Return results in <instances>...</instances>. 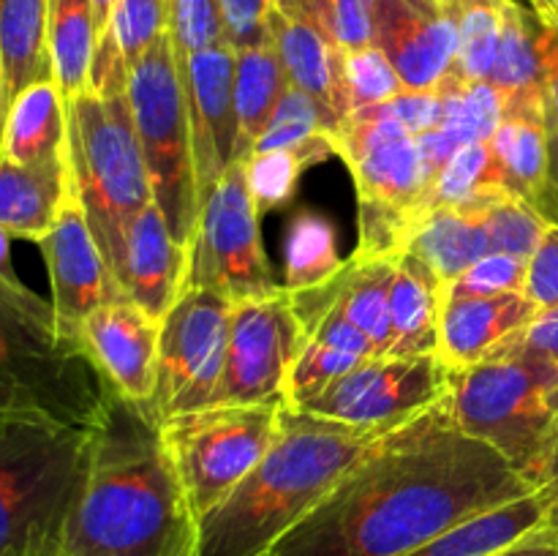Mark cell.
Returning a JSON list of instances; mask_svg holds the SVG:
<instances>
[{"label": "cell", "instance_id": "cell-1", "mask_svg": "<svg viewBox=\"0 0 558 556\" xmlns=\"http://www.w3.org/2000/svg\"><path fill=\"white\" fill-rule=\"evenodd\" d=\"M534 485L452 414L450 392L381 434L267 556H403Z\"/></svg>", "mask_w": 558, "mask_h": 556}, {"label": "cell", "instance_id": "cell-2", "mask_svg": "<svg viewBox=\"0 0 558 556\" xmlns=\"http://www.w3.org/2000/svg\"><path fill=\"white\" fill-rule=\"evenodd\" d=\"M54 556H199V518L147 403L109 396Z\"/></svg>", "mask_w": 558, "mask_h": 556}, {"label": "cell", "instance_id": "cell-3", "mask_svg": "<svg viewBox=\"0 0 558 556\" xmlns=\"http://www.w3.org/2000/svg\"><path fill=\"white\" fill-rule=\"evenodd\" d=\"M376 439L287 403L265 458L199 518V556H267Z\"/></svg>", "mask_w": 558, "mask_h": 556}, {"label": "cell", "instance_id": "cell-4", "mask_svg": "<svg viewBox=\"0 0 558 556\" xmlns=\"http://www.w3.org/2000/svg\"><path fill=\"white\" fill-rule=\"evenodd\" d=\"M523 336V333H521ZM515 336L469 368L450 371L456 423L543 488L558 420V365Z\"/></svg>", "mask_w": 558, "mask_h": 556}, {"label": "cell", "instance_id": "cell-5", "mask_svg": "<svg viewBox=\"0 0 558 556\" xmlns=\"http://www.w3.org/2000/svg\"><path fill=\"white\" fill-rule=\"evenodd\" d=\"M96 425L47 418L0 423V556L58 548Z\"/></svg>", "mask_w": 558, "mask_h": 556}, {"label": "cell", "instance_id": "cell-6", "mask_svg": "<svg viewBox=\"0 0 558 556\" xmlns=\"http://www.w3.org/2000/svg\"><path fill=\"white\" fill-rule=\"evenodd\" d=\"M112 387L80 341L58 330L52 309H31L0 292V423L47 418L96 425Z\"/></svg>", "mask_w": 558, "mask_h": 556}, {"label": "cell", "instance_id": "cell-7", "mask_svg": "<svg viewBox=\"0 0 558 556\" xmlns=\"http://www.w3.org/2000/svg\"><path fill=\"white\" fill-rule=\"evenodd\" d=\"M65 112L71 189L101 251L153 202L129 87L112 93L87 87L65 101Z\"/></svg>", "mask_w": 558, "mask_h": 556}, {"label": "cell", "instance_id": "cell-8", "mask_svg": "<svg viewBox=\"0 0 558 556\" xmlns=\"http://www.w3.org/2000/svg\"><path fill=\"white\" fill-rule=\"evenodd\" d=\"M129 104L153 202L161 210L174 243L189 251L202 202L196 191L183 76L169 31L131 65Z\"/></svg>", "mask_w": 558, "mask_h": 556}, {"label": "cell", "instance_id": "cell-9", "mask_svg": "<svg viewBox=\"0 0 558 556\" xmlns=\"http://www.w3.org/2000/svg\"><path fill=\"white\" fill-rule=\"evenodd\" d=\"M287 401L202 407L161 420V439L196 518L207 516L265 458Z\"/></svg>", "mask_w": 558, "mask_h": 556}, {"label": "cell", "instance_id": "cell-10", "mask_svg": "<svg viewBox=\"0 0 558 556\" xmlns=\"http://www.w3.org/2000/svg\"><path fill=\"white\" fill-rule=\"evenodd\" d=\"M259 218L248 189L245 161H234L202 202L189 249L185 287L218 289L234 303L283 289L272 278L262 245Z\"/></svg>", "mask_w": 558, "mask_h": 556}, {"label": "cell", "instance_id": "cell-11", "mask_svg": "<svg viewBox=\"0 0 558 556\" xmlns=\"http://www.w3.org/2000/svg\"><path fill=\"white\" fill-rule=\"evenodd\" d=\"M234 300L218 289L185 287L158 330L156 387L147 401L158 420L210 407L223 374Z\"/></svg>", "mask_w": 558, "mask_h": 556}, {"label": "cell", "instance_id": "cell-12", "mask_svg": "<svg viewBox=\"0 0 558 556\" xmlns=\"http://www.w3.org/2000/svg\"><path fill=\"white\" fill-rule=\"evenodd\" d=\"M450 392V368L436 352L368 358L330 387L294 407L365 434H387Z\"/></svg>", "mask_w": 558, "mask_h": 556}, {"label": "cell", "instance_id": "cell-13", "mask_svg": "<svg viewBox=\"0 0 558 556\" xmlns=\"http://www.w3.org/2000/svg\"><path fill=\"white\" fill-rule=\"evenodd\" d=\"M303 343L305 327L287 289L238 300L229 319L223 374L210 407H243L283 398Z\"/></svg>", "mask_w": 558, "mask_h": 556}, {"label": "cell", "instance_id": "cell-14", "mask_svg": "<svg viewBox=\"0 0 558 556\" xmlns=\"http://www.w3.org/2000/svg\"><path fill=\"white\" fill-rule=\"evenodd\" d=\"M336 147L357 185V205L417 216L430 189L417 136L371 107L338 125Z\"/></svg>", "mask_w": 558, "mask_h": 556}, {"label": "cell", "instance_id": "cell-15", "mask_svg": "<svg viewBox=\"0 0 558 556\" xmlns=\"http://www.w3.org/2000/svg\"><path fill=\"white\" fill-rule=\"evenodd\" d=\"M199 202L238 161V109H234V49L227 41L178 58ZM202 210V207H199Z\"/></svg>", "mask_w": 558, "mask_h": 556}, {"label": "cell", "instance_id": "cell-16", "mask_svg": "<svg viewBox=\"0 0 558 556\" xmlns=\"http://www.w3.org/2000/svg\"><path fill=\"white\" fill-rule=\"evenodd\" d=\"M38 245H41L44 259H47L49 289H52L49 303H52L58 330L71 341H80L82 322L98 305L120 298V292L109 276L96 238L87 227V218L82 213L74 189H69L52 229L44 234Z\"/></svg>", "mask_w": 558, "mask_h": 556}, {"label": "cell", "instance_id": "cell-17", "mask_svg": "<svg viewBox=\"0 0 558 556\" xmlns=\"http://www.w3.org/2000/svg\"><path fill=\"white\" fill-rule=\"evenodd\" d=\"M101 256L118 292L158 322L185 289L189 251L174 243L156 202L123 223Z\"/></svg>", "mask_w": 558, "mask_h": 556}, {"label": "cell", "instance_id": "cell-18", "mask_svg": "<svg viewBox=\"0 0 558 556\" xmlns=\"http://www.w3.org/2000/svg\"><path fill=\"white\" fill-rule=\"evenodd\" d=\"M158 330L161 322L120 294L82 322L80 341L112 392L147 403L156 387Z\"/></svg>", "mask_w": 558, "mask_h": 556}, {"label": "cell", "instance_id": "cell-19", "mask_svg": "<svg viewBox=\"0 0 558 556\" xmlns=\"http://www.w3.org/2000/svg\"><path fill=\"white\" fill-rule=\"evenodd\" d=\"M374 44L387 55L403 90H434L452 74L458 31L452 16L409 0H376Z\"/></svg>", "mask_w": 558, "mask_h": 556}, {"label": "cell", "instance_id": "cell-20", "mask_svg": "<svg viewBox=\"0 0 558 556\" xmlns=\"http://www.w3.org/2000/svg\"><path fill=\"white\" fill-rule=\"evenodd\" d=\"M537 311V303L523 289L488 298H469L441 289L436 354L450 371L469 368L496 352L501 343L521 336Z\"/></svg>", "mask_w": 558, "mask_h": 556}, {"label": "cell", "instance_id": "cell-21", "mask_svg": "<svg viewBox=\"0 0 558 556\" xmlns=\"http://www.w3.org/2000/svg\"><path fill=\"white\" fill-rule=\"evenodd\" d=\"M272 44L281 55L289 85L308 93L338 123L352 114L347 82H343V52L327 33L300 9L298 0H276L267 20Z\"/></svg>", "mask_w": 558, "mask_h": 556}, {"label": "cell", "instance_id": "cell-22", "mask_svg": "<svg viewBox=\"0 0 558 556\" xmlns=\"http://www.w3.org/2000/svg\"><path fill=\"white\" fill-rule=\"evenodd\" d=\"M0 156L31 169H69V112L58 82H36L5 107Z\"/></svg>", "mask_w": 558, "mask_h": 556}, {"label": "cell", "instance_id": "cell-23", "mask_svg": "<svg viewBox=\"0 0 558 556\" xmlns=\"http://www.w3.org/2000/svg\"><path fill=\"white\" fill-rule=\"evenodd\" d=\"M338 281L332 278V300L325 314L305 330V343L300 349V358L289 374L287 398L289 407H303L314 396H319L325 387L341 379L352 368H357L363 360L376 358L374 343L368 341L363 330L343 314L336 303Z\"/></svg>", "mask_w": 558, "mask_h": 556}, {"label": "cell", "instance_id": "cell-24", "mask_svg": "<svg viewBox=\"0 0 558 556\" xmlns=\"http://www.w3.org/2000/svg\"><path fill=\"white\" fill-rule=\"evenodd\" d=\"M548 521V491L534 488L532 494L463 518L461 523L436 534L434 540L403 556H490L496 551L510 548L537 529H545Z\"/></svg>", "mask_w": 558, "mask_h": 556}, {"label": "cell", "instance_id": "cell-25", "mask_svg": "<svg viewBox=\"0 0 558 556\" xmlns=\"http://www.w3.org/2000/svg\"><path fill=\"white\" fill-rule=\"evenodd\" d=\"M403 251L417 256L441 283H452L485 254L488 229L480 207H420L409 227Z\"/></svg>", "mask_w": 558, "mask_h": 556}, {"label": "cell", "instance_id": "cell-26", "mask_svg": "<svg viewBox=\"0 0 558 556\" xmlns=\"http://www.w3.org/2000/svg\"><path fill=\"white\" fill-rule=\"evenodd\" d=\"M488 85L510 104L545 101V22L521 0H507Z\"/></svg>", "mask_w": 558, "mask_h": 556}, {"label": "cell", "instance_id": "cell-27", "mask_svg": "<svg viewBox=\"0 0 558 556\" xmlns=\"http://www.w3.org/2000/svg\"><path fill=\"white\" fill-rule=\"evenodd\" d=\"M441 289L445 283L417 256L407 251L396 256V276L390 287L392 358L436 352Z\"/></svg>", "mask_w": 558, "mask_h": 556}, {"label": "cell", "instance_id": "cell-28", "mask_svg": "<svg viewBox=\"0 0 558 556\" xmlns=\"http://www.w3.org/2000/svg\"><path fill=\"white\" fill-rule=\"evenodd\" d=\"M0 65L5 107L25 87L54 80L49 52V0H0Z\"/></svg>", "mask_w": 558, "mask_h": 556}, {"label": "cell", "instance_id": "cell-29", "mask_svg": "<svg viewBox=\"0 0 558 556\" xmlns=\"http://www.w3.org/2000/svg\"><path fill=\"white\" fill-rule=\"evenodd\" d=\"M71 189L69 169H31L0 156V227L41 243Z\"/></svg>", "mask_w": 558, "mask_h": 556}, {"label": "cell", "instance_id": "cell-30", "mask_svg": "<svg viewBox=\"0 0 558 556\" xmlns=\"http://www.w3.org/2000/svg\"><path fill=\"white\" fill-rule=\"evenodd\" d=\"M287 87L289 76L270 36L256 47L234 52V109H238L240 129L238 161L251 156Z\"/></svg>", "mask_w": 558, "mask_h": 556}, {"label": "cell", "instance_id": "cell-31", "mask_svg": "<svg viewBox=\"0 0 558 556\" xmlns=\"http://www.w3.org/2000/svg\"><path fill=\"white\" fill-rule=\"evenodd\" d=\"M548 140L545 112H505V120L488 142L507 189L532 205H537L548 180Z\"/></svg>", "mask_w": 558, "mask_h": 556}, {"label": "cell", "instance_id": "cell-32", "mask_svg": "<svg viewBox=\"0 0 558 556\" xmlns=\"http://www.w3.org/2000/svg\"><path fill=\"white\" fill-rule=\"evenodd\" d=\"M392 276H396V256H379V259L352 256V259H347L343 270L336 276V303L368 336V341L374 343L376 358L392 354Z\"/></svg>", "mask_w": 558, "mask_h": 556}, {"label": "cell", "instance_id": "cell-33", "mask_svg": "<svg viewBox=\"0 0 558 556\" xmlns=\"http://www.w3.org/2000/svg\"><path fill=\"white\" fill-rule=\"evenodd\" d=\"M96 41L93 0H49V52L54 82L65 101L90 85Z\"/></svg>", "mask_w": 558, "mask_h": 556}, {"label": "cell", "instance_id": "cell-34", "mask_svg": "<svg viewBox=\"0 0 558 556\" xmlns=\"http://www.w3.org/2000/svg\"><path fill=\"white\" fill-rule=\"evenodd\" d=\"M338 232L322 213L303 210L289 221L283 238V281L287 292H305L327 283L343 270Z\"/></svg>", "mask_w": 558, "mask_h": 556}, {"label": "cell", "instance_id": "cell-35", "mask_svg": "<svg viewBox=\"0 0 558 556\" xmlns=\"http://www.w3.org/2000/svg\"><path fill=\"white\" fill-rule=\"evenodd\" d=\"M332 156H338L332 134L314 136L303 145L283 147V150L251 153L245 158V174H248V189L259 216L287 205L298 191L300 174Z\"/></svg>", "mask_w": 558, "mask_h": 556}, {"label": "cell", "instance_id": "cell-36", "mask_svg": "<svg viewBox=\"0 0 558 556\" xmlns=\"http://www.w3.org/2000/svg\"><path fill=\"white\" fill-rule=\"evenodd\" d=\"M507 0H447L445 11L458 31L452 76L461 82H488L499 49Z\"/></svg>", "mask_w": 558, "mask_h": 556}, {"label": "cell", "instance_id": "cell-37", "mask_svg": "<svg viewBox=\"0 0 558 556\" xmlns=\"http://www.w3.org/2000/svg\"><path fill=\"white\" fill-rule=\"evenodd\" d=\"M499 191H510L501 180L488 142H466L441 167L425 194L423 207H480Z\"/></svg>", "mask_w": 558, "mask_h": 556}, {"label": "cell", "instance_id": "cell-38", "mask_svg": "<svg viewBox=\"0 0 558 556\" xmlns=\"http://www.w3.org/2000/svg\"><path fill=\"white\" fill-rule=\"evenodd\" d=\"M439 87L445 93V120L439 129L450 131L461 145L490 142L505 120L501 93L488 82H461L452 74Z\"/></svg>", "mask_w": 558, "mask_h": 556}, {"label": "cell", "instance_id": "cell-39", "mask_svg": "<svg viewBox=\"0 0 558 556\" xmlns=\"http://www.w3.org/2000/svg\"><path fill=\"white\" fill-rule=\"evenodd\" d=\"M480 210H483L485 229H488L490 254L532 259L550 227L548 218L532 202L512 191H499L485 205H480Z\"/></svg>", "mask_w": 558, "mask_h": 556}, {"label": "cell", "instance_id": "cell-40", "mask_svg": "<svg viewBox=\"0 0 558 556\" xmlns=\"http://www.w3.org/2000/svg\"><path fill=\"white\" fill-rule=\"evenodd\" d=\"M338 120L322 107L319 101L308 96V93L298 90L289 85L283 98L278 101L276 112H272L270 123L262 131L256 140L254 150L251 153H265V150H283V147L303 145V142L314 140V136L332 134L338 131Z\"/></svg>", "mask_w": 558, "mask_h": 556}, {"label": "cell", "instance_id": "cell-41", "mask_svg": "<svg viewBox=\"0 0 558 556\" xmlns=\"http://www.w3.org/2000/svg\"><path fill=\"white\" fill-rule=\"evenodd\" d=\"M167 25L169 0H118L112 22L98 38H109L131 69L167 33Z\"/></svg>", "mask_w": 558, "mask_h": 556}, {"label": "cell", "instance_id": "cell-42", "mask_svg": "<svg viewBox=\"0 0 558 556\" xmlns=\"http://www.w3.org/2000/svg\"><path fill=\"white\" fill-rule=\"evenodd\" d=\"M343 82H347L352 112L381 107L403 93L401 76L376 44L343 52Z\"/></svg>", "mask_w": 558, "mask_h": 556}, {"label": "cell", "instance_id": "cell-43", "mask_svg": "<svg viewBox=\"0 0 558 556\" xmlns=\"http://www.w3.org/2000/svg\"><path fill=\"white\" fill-rule=\"evenodd\" d=\"M341 52L374 44L376 0H298Z\"/></svg>", "mask_w": 558, "mask_h": 556}, {"label": "cell", "instance_id": "cell-44", "mask_svg": "<svg viewBox=\"0 0 558 556\" xmlns=\"http://www.w3.org/2000/svg\"><path fill=\"white\" fill-rule=\"evenodd\" d=\"M167 31L178 58L223 44L227 33H223L221 0H169Z\"/></svg>", "mask_w": 558, "mask_h": 556}, {"label": "cell", "instance_id": "cell-45", "mask_svg": "<svg viewBox=\"0 0 558 556\" xmlns=\"http://www.w3.org/2000/svg\"><path fill=\"white\" fill-rule=\"evenodd\" d=\"M529 259L510 254H485L474 262L461 278L447 283V292L469 294V298H488V294L521 292L526 289Z\"/></svg>", "mask_w": 558, "mask_h": 556}, {"label": "cell", "instance_id": "cell-46", "mask_svg": "<svg viewBox=\"0 0 558 556\" xmlns=\"http://www.w3.org/2000/svg\"><path fill=\"white\" fill-rule=\"evenodd\" d=\"M381 112L401 123L409 134L420 136L425 131L439 129L445 120V93L441 87L434 90H403L387 104H381Z\"/></svg>", "mask_w": 558, "mask_h": 556}, {"label": "cell", "instance_id": "cell-47", "mask_svg": "<svg viewBox=\"0 0 558 556\" xmlns=\"http://www.w3.org/2000/svg\"><path fill=\"white\" fill-rule=\"evenodd\" d=\"M276 0H221V16H223V33H227V44L240 52V49L256 47L265 41L267 20Z\"/></svg>", "mask_w": 558, "mask_h": 556}, {"label": "cell", "instance_id": "cell-48", "mask_svg": "<svg viewBox=\"0 0 558 556\" xmlns=\"http://www.w3.org/2000/svg\"><path fill=\"white\" fill-rule=\"evenodd\" d=\"M523 292L537 303V309H556L558 305V223H550L543 243L537 245L529 259L526 289Z\"/></svg>", "mask_w": 558, "mask_h": 556}, {"label": "cell", "instance_id": "cell-49", "mask_svg": "<svg viewBox=\"0 0 558 556\" xmlns=\"http://www.w3.org/2000/svg\"><path fill=\"white\" fill-rule=\"evenodd\" d=\"M11 234L0 227V292L9 294L11 300L22 305H31V309H52L49 300H41L25 281L20 278L14 267V256H11Z\"/></svg>", "mask_w": 558, "mask_h": 556}, {"label": "cell", "instance_id": "cell-50", "mask_svg": "<svg viewBox=\"0 0 558 556\" xmlns=\"http://www.w3.org/2000/svg\"><path fill=\"white\" fill-rule=\"evenodd\" d=\"M521 338L529 349L545 354V358L554 360L558 365V305L556 309L537 311V316H534L532 325L523 330Z\"/></svg>", "mask_w": 558, "mask_h": 556}, {"label": "cell", "instance_id": "cell-51", "mask_svg": "<svg viewBox=\"0 0 558 556\" xmlns=\"http://www.w3.org/2000/svg\"><path fill=\"white\" fill-rule=\"evenodd\" d=\"M545 109L548 129L558 125V27L545 25Z\"/></svg>", "mask_w": 558, "mask_h": 556}, {"label": "cell", "instance_id": "cell-52", "mask_svg": "<svg viewBox=\"0 0 558 556\" xmlns=\"http://www.w3.org/2000/svg\"><path fill=\"white\" fill-rule=\"evenodd\" d=\"M550 131V140H548V180H545V189L537 200V210L548 218L550 223H558V125Z\"/></svg>", "mask_w": 558, "mask_h": 556}, {"label": "cell", "instance_id": "cell-53", "mask_svg": "<svg viewBox=\"0 0 558 556\" xmlns=\"http://www.w3.org/2000/svg\"><path fill=\"white\" fill-rule=\"evenodd\" d=\"M490 556H558V532L550 527L537 529V532L518 540V543L510 545V548L496 551V554Z\"/></svg>", "mask_w": 558, "mask_h": 556}, {"label": "cell", "instance_id": "cell-54", "mask_svg": "<svg viewBox=\"0 0 558 556\" xmlns=\"http://www.w3.org/2000/svg\"><path fill=\"white\" fill-rule=\"evenodd\" d=\"M543 488L548 491L550 496V521L548 527L558 532V420H556V434H554V447H550L548 467H545Z\"/></svg>", "mask_w": 558, "mask_h": 556}, {"label": "cell", "instance_id": "cell-55", "mask_svg": "<svg viewBox=\"0 0 558 556\" xmlns=\"http://www.w3.org/2000/svg\"><path fill=\"white\" fill-rule=\"evenodd\" d=\"M529 9H532L545 25L558 27V0H529Z\"/></svg>", "mask_w": 558, "mask_h": 556}, {"label": "cell", "instance_id": "cell-56", "mask_svg": "<svg viewBox=\"0 0 558 556\" xmlns=\"http://www.w3.org/2000/svg\"><path fill=\"white\" fill-rule=\"evenodd\" d=\"M114 5H118V0H93V9H96V33L98 36H101V33L109 27V22H112Z\"/></svg>", "mask_w": 558, "mask_h": 556}, {"label": "cell", "instance_id": "cell-57", "mask_svg": "<svg viewBox=\"0 0 558 556\" xmlns=\"http://www.w3.org/2000/svg\"><path fill=\"white\" fill-rule=\"evenodd\" d=\"M409 3H414L417 9H425V11H441V9H445L439 0H409Z\"/></svg>", "mask_w": 558, "mask_h": 556}, {"label": "cell", "instance_id": "cell-58", "mask_svg": "<svg viewBox=\"0 0 558 556\" xmlns=\"http://www.w3.org/2000/svg\"><path fill=\"white\" fill-rule=\"evenodd\" d=\"M5 118V85H3V65H0V129H3Z\"/></svg>", "mask_w": 558, "mask_h": 556}, {"label": "cell", "instance_id": "cell-59", "mask_svg": "<svg viewBox=\"0 0 558 556\" xmlns=\"http://www.w3.org/2000/svg\"><path fill=\"white\" fill-rule=\"evenodd\" d=\"M41 556H54V551H47V554H41Z\"/></svg>", "mask_w": 558, "mask_h": 556}, {"label": "cell", "instance_id": "cell-60", "mask_svg": "<svg viewBox=\"0 0 558 556\" xmlns=\"http://www.w3.org/2000/svg\"><path fill=\"white\" fill-rule=\"evenodd\" d=\"M521 3H526V5H529V0H521Z\"/></svg>", "mask_w": 558, "mask_h": 556}, {"label": "cell", "instance_id": "cell-61", "mask_svg": "<svg viewBox=\"0 0 558 556\" xmlns=\"http://www.w3.org/2000/svg\"><path fill=\"white\" fill-rule=\"evenodd\" d=\"M447 3V0H441V5H445Z\"/></svg>", "mask_w": 558, "mask_h": 556}, {"label": "cell", "instance_id": "cell-62", "mask_svg": "<svg viewBox=\"0 0 558 556\" xmlns=\"http://www.w3.org/2000/svg\"><path fill=\"white\" fill-rule=\"evenodd\" d=\"M439 3H441V0H439Z\"/></svg>", "mask_w": 558, "mask_h": 556}]
</instances>
